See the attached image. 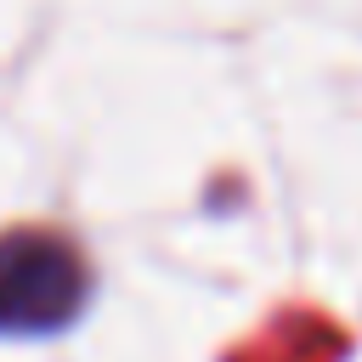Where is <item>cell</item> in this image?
Here are the masks:
<instances>
[{"mask_svg":"<svg viewBox=\"0 0 362 362\" xmlns=\"http://www.w3.org/2000/svg\"><path fill=\"white\" fill-rule=\"evenodd\" d=\"M85 260L57 232H6L0 238V334H51L68 328L85 305Z\"/></svg>","mask_w":362,"mask_h":362,"instance_id":"6da1fadb","label":"cell"}]
</instances>
